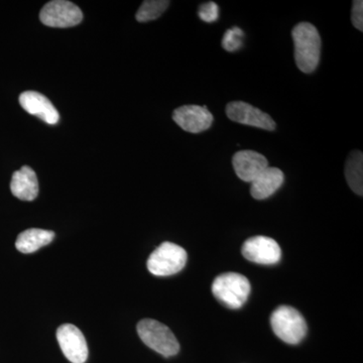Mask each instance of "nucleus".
<instances>
[{
    "mask_svg": "<svg viewBox=\"0 0 363 363\" xmlns=\"http://www.w3.org/2000/svg\"><path fill=\"white\" fill-rule=\"evenodd\" d=\"M295 61L303 73L316 70L321 55V38L317 28L310 23H298L293 28Z\"/></svg>",
    "mask_w": 363,
    "mask_h": 363,
    "instance_id": "obj_1",
    "label": "nucleus"
},
{
    "mask_svg": "<svg viewBox=\"0 0 363 363\" xmlns=\"http://www.w3.org/2000/svg\"><path fill=\"white\" fill-rule=\"evenodd\" d=\"M250 281L238 272H226L217 277L212 284L214 297L230 309H240L250 294Z\"/></svg>",
    "mask_w": 363,
    "mask_h": 363,
    "instance_id": "obj_2",
    "label": "nucleus"
},
{
    "mask_svg": "<svg viewBox=\"0 0 363 363\" xmlns=\"http://www.w3.org/2000/svg\"><path fill=\"white\" fill-rule=\"evenodd\" d=\"M138 333L143 343L150 350L164 357L178 354L180 344L169 327L152 319H143L138 322Z\"/></svg>",
    "mask_w": 363,
    "mask_h": 363,
    "instance_id": "obj_3",
    "label": "nucleus"
},
{
    "mask_svg": "<svg viewBox=\"0 0 363 363\" xmlns=\"http://www.w3.org/2000/svg\"><path fill=\"white\" fill-rule=\"evenodd\" d=\"M272 331L284 342L300 343L307 334V323L298 310L290 306H281L271 316Z\"/></svg>",
    "mask_w": 363,
    "mask_h": 363,
    "instance_id": "obj_4",
    "label": "nucleus"
},
{
    "mask_svg": "<svg viewBox=\"0 0 363 363\" xmlns=\"http://www.w3.org/2000/svg\"><path fill=\"white\" fill-rule=\"evenodd\" d=\"M188 255L180 245L164 242L157 247L147 259L150 274L157 277H168L178 274L187 264Z\"/></svg>",
    "mask_w": 363,
    "mask_h": 363,
    "instance_id": "obj_5",
    "label": "nucleus"
},
{
    "mask_svg": "<svg viewBox=\"0 0 363 363\" xmlns=\"http://www.w3.org/2000/svg\"><path fill=\"white\" fill-rule=\"evenodd\" d=\"M43 25L51 28H71L83 20V13L73 2L67 0H54L48 2L40 13Z\"/></svg>",
    "mask_w": 363,
    "mask_h": 363,
    "instance_id": "obj_6",
    "label": "nucleus"
},
{
    "mask_svg": "<svg viewBox=\"0 0 363 363\" xmlns=\"http://www.w3.org/2000/svg\"><path fill=\"white\" fill-rule=\"evenodd\" d=\"M243 257L255 264H278L281 260V252L279 243L267 236H255L243 243L241 248Z\"/></svg>",
    "mask_w": 363,
    "mask_h": 363,
    "instance_id": "obj_7",
    "label": "nucleus"
},
{
    "mask_svg": "<svg viewBox=\"0 0 363 363\" xmlns=\"http://www.w3.org/2000/svg\"><path fill=\"white\" fill-rule=\"evenodd\" d=\"M60 347L72 363H84L88 358V346L84 335L77 327L64 324L57 330Z\"/></svg>",
    "mask_w": 363,
    "mask_h": 363,
    "instance_id": "obj_8",
    "label": "nucleus"
},
{
    "mask_svg": "<svg viewBox=\"0 0 363 363\" xmlns=\"http://www.w3.org/2000/svg\"><path fill=\"white\" fill-rule=\"evenodd\" d=\"M226 114L230 121L245 125L269 131L277 128L276 123L269 114L243 101H233L227 104Z\"/></svg>",
    "mask_w": 363,
    "mask_h": 363,
    "instance_id": "obj_9",
    "label": "nucleus"
},
{
    "mask_svg": "<svg viewBox=\"0 0 363 363\" xmlns=\"http://www.w3.org/2000/svg\"><path fill=\"white\" fill-rule=\"evenodd\" d=\"M173 119L182 130L191 133H200L211 128L214 118L206 106L185 105L174 111Z\"/></svg>",
    "mask_w": 363,
    "mask_h": 363,
    "instance_id": "obj_10",
    "label": "nucleus"
},
{
    "mask_svg": "<svg viewBox=\"0 0 363 363\" xmlns=\"http://www.w3.org/2000/svg\"><path fill=\"white\" fill-rule=\"evenodd\" d=\"M233 164L240 180L252 183L269 167V162L266 157L255 150H240L234 155Z\"/></svg>",
    "mask_w": 363,
    "mask_h": 363,
    "instance_id": "obj_11",
    "label": "nucleus"
},
{
    "mask_svg": "<svg viewBox=\"0 0 363 363\" xmlns=\"http://www.w3.org/2000/svg\"><path fill=\"white\" fill-rule=\"evenodd\" d=\"M21 107L28 113L39 117L48 124H57L60 121V114L56 107L44 95L35 91H26L20 96Z\"/></svg>",
    "mask_w": 363,
    "mask_h": 363,
    "instance_id": "obj_12",
    "label": "nucleus"
},
{
    "mask_svg": "<svg viewBox=\"0 0 363 363\" xmlns=\"http://www.w3.org/2000/svg\"><path fill=\"white\" fill-rule=\"evenodd\" d=\"M13 196L23 201H33L39 194V182L35 171L28 166H23L20 171L14 172L11 182Z\"/></svg>",
    "mask_w": 363,
    "mask_h": 363,
    "instance_id": "obj_13",
    "label": "nucleus"
},
{
    "mask_svg": "<svg viewBox=\"0 0 363 363\" xmlns=\"http://www.w3.org/2000/svg\"><path fill=\"white\" fill-rule=\"evenodd\" d=\"M284 181L285 176L283 172L269 166L252 182L250 194L257 200L267 199L281 187Z\"/></svg>",
    "mask_w": 363,
    "mask_h": 363,
    "instance_id": "obj_14",
    "label": "nucleus"
},
{
    "mask_svg": "<svg viewBox=\"0 0 363 363\" xmlns=\"http://www.w3.org/2000/svg\"><path fill=\"white\" fill-rule=\"evenodd\" d=\"M54 238L52 231L39 228L26 229L18 236L16 250L23 253H33L51 243Z\"/></svg>",
    "mask_w": 363,
    "mask_h": 363,
    "instance_id": "obj_15",
    "label": "nucleus"
},
{
    "mask_svg": "<svg viewBox=\"0 0 363 363\" xmlns=\"http://www.w3.org/2000/svg\"><path fill=\"white\" fill-rule=\"evenodd\" d=\"M345 177L355 194L363 195V155L360 150L350 152L346 161Z\"/></svg>",
    "mask_w": 363,
    "mask_h": 363,
    "instance_id": "obj_16",
    "label": "nucleus"
},
{
    "mask_svg": "<svg viewBox=\"0 0 363 363\" xmlns=\"http://www.w3.org/2000/svg\"><path fill=\"white\" fill-rule=\"evenodd\" d=\"M169 4V1H167V0H147V1H143L138 13H136V21H140V23H147V21L157 20L168 9Z\"/></svg>",
    "mask_w": 363,
    "mask_h": 363,
    "instance_id": "obj_17",
    "label": "nucleus"
},
{
    "mask_svg": "<svg viewBox=\"0 0 363 363\" xmlns=\"http://www.w3.org/2000/svg\"><path fill=\"white\" fill-rule=\"evenodd\" d=\"M245 33L240 28H233L227 30L222 39V47L227 52H235L243 45Z\"/></svg>",
    "mask_w": 363,
    "mask_h": 363,
    "instance_id": "obj_18",
    "label": "nucleus"
},
{
    "mask_svg": "<svg viewBox=\"0 0 363 363\" xmlns=\"http://www.w3.org/2000/svg\"><path fill=\"white\" fill-rule=\"evenodd\" d=\"M198 16L205 23H214L219 18V7L215 2H206L200 6Z\"/></svg>",
    "mask_w": 363,
    "mask_h": 363,
    "instance_id": "obj_19",
    "label": "nucleus"
},
{
    "mask_svg": "<svg viewBox=\"0 0 363 363\" xmlns=\"http://www.w3.org/2000/svg\"><path fill=\"white\" fill-rule=\"evenodd\" d=\"M351 21L353 26L360 32H363V1L354 0L352 11H351Z\"/></svg>",
    "mask_w": 363,
    "mask_h": 363,
    "instance_id": "obj_20",
    "label": "nucleus"
}]
</instances>
